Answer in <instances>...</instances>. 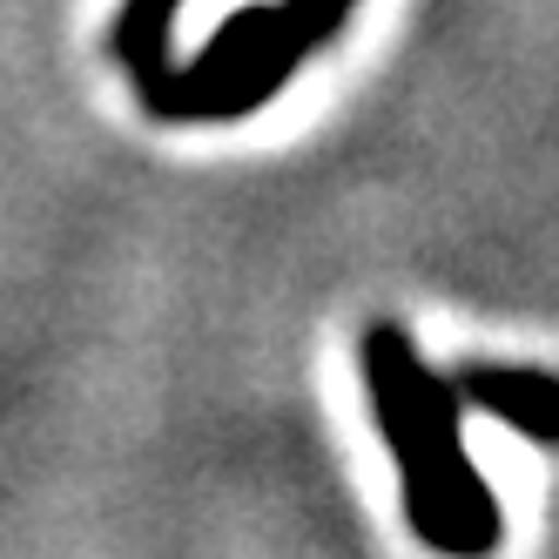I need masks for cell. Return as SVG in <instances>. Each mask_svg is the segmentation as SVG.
<instances>
[{"label":"cell","mask_w":559,"mask_h":559,"mask_svg":"<svg viewBox=\"0 0 559 559\" xmlns=\"http://www.w3.org/2000/svg\"><path fill=\"white\" fill-rule=\"evenodd\" d=\"M365 384L378 405V431L391 445L397 486H405V519L412 533L445 552V559H492L499 552V499L486 486V472L472 465L465 431H459V391L438 378L418 344L378 317L365 331Z\"/></svg>","instance_id":"1"},{"label":"cell","mask_w":559,"mask_h":559,"mask_svg":"<svg viewBox=\"0 0 559 559\" xmlns=\"http://www.w3.org/2000/svg\"><path fill=\"white\" fill-rule=\"evenodd\" d=\"M459 405L492 412L499 425L539 438V445H559V378L552 371H512V365H472L452 378Z\"/></svg>","instance_id":"2"},{"label":"cell","mask_w":559,"mask_h":559,"mask_svg":"<svg viewBox=\"0 0 559 559\" xmlns=\"http://www.w3.org/2000/svg\"><path fill=\"white\" fill-rule=\"evenodd\" d=\"M176 8H182V0H122V14H115L108 48H115V61L129 68V82H135V95H142V102L163 88V74L176 68V61H169Z\"/></svg>","instance_id":"3"}]
</instances>
